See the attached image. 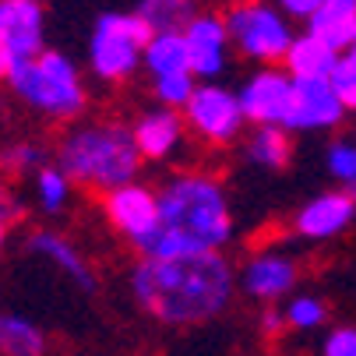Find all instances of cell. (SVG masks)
Instances as JSON below:
<instances>
[{"label": "cell", "mask_w": 356, "mask_h": 356, "mask_svg": "<svg viewBox=\"0 0 356 356\" xmlns=\"http://www.w3.org/2000/svg\"><path fill=\"white\" fill-rule=\"evenodd\" d=\"M236 289V272L222 254L194 258H141L131 268L134 303L170 328L205 325L219 318Z\"/></svg>", "instance_id": "1"}, {"label": "cell", "mask_w": 356, "mask_h": 356, "mask_svg": "<svg viewBox=\"0 0 356 356\" xmlns=\"http://www.w3.org/2000/svg\"><path fill=\"white\" fill-rule=\"evenodd\" d=\"M233 240V209L219 177L180 170L159 187V236L148 258L222 254Z\"/></svg>", "instance_id": "2"}, {"label": "cell", "mask_w": 356, "mask_h": 356, "mask_svg": "<svg viewBox=\"0 0 356 356\" xmlns=\"http://www.w3.org/2000/svg\"><path fill=\"white\" fill-rule=\"evenodd\" d=\"M57 166L85 191H117L134 184L145 159L134 134L120 120H78L57 141Z\"/></svg>", "instance_id": "3"}, {"label": "cell", "mask_w": 356, "mask_h": 356, "mask_svg": "<svg viewBox=\"0 0 356 356\" xmlns=\"http://www.w3.org/2000/svg\"><path fill=\"white\" fill-rule=\"evenodd\" d=\"M8 92L29 113L54 124H78V117L88 110L85 74L60 49H46L32 60H18L8 78Z\"/></svg>", "instance_id": "4"}, {"label": "cell", "mask_w": 356, "mask_h": 356, "mask_svg": "<svg viewBox=\"0 0 356 356\" xmlns=\"http://www.w3.org/2000/svg\"><path fill=\"white\" fill-rule=\"evenodd\" d=\"M152 29L134 11H103L88 32V71L103 85H124L145 67Z\"/></svg>", "instance_id": "5"}, {"label": "cell", "mask_w": 356, "mask_h": 356, "mask_svg": "<svg viewBox=\"0 0 356 356\" xmlns=\"http://www.w3.org/2000/svg\"><path fill=\"white\" fill-rule=\"evenodd\" d=\"M226 29L233 49L258 64V67H282L296 42L293 18H286L272 0H233L226 8Z\"/></svg>", "instance_id": "6"}, {"label": "cell", "mask_w": 356, "mask_h": 356, "mask_svg": "<svg viewBox=\"0 0 356 356\" xmlns=\"http://www.w3.org/2000/svg\"><path fill=\"white\" fill-rule=\"evenodd\" d=\"M184 124L197 141H205L212 148H226L243 134L247 117L240 110L236 88H229L222 81H201L184 110Z\"/></svg>", "instance_id": "7"}, {"label": "cell", "mask_w": 356, "mask_h": 356, "mask_svg": "<svg viewBox=\"0 0 356 356\" xmlns=\"http://www.w3.org/2000/svg\"><path fill=\"white\" fill-rule=\"evenodd\" d=\"M103 212L110 226L138 250V258H148L159 236V191L134 180L110 194H103Z\"/></svg>", "instance_id": "8"}, {"label": "cell", "mask_w": 356, "mask_h": 356, "mask_svg": "<svg viewBox=\"0 0 356 356\" xmlns=\"http://www.w3.org/2000/svg\"><path fill=\"white\" fill-rule=\"evenodd\" d=\"M236 95L250 127H282L293 106V74L286 67H258L240 81Z\"/></svg>", "instance_id": "9"}, {"label": "cell", "mask_w": 356, "mask_h": 356, "mask_svg": "<svg viewBox=\"0 0 356 356\" xmlns=\"http://www.w3.org/2000/svg\"><path fill=\"white\" fill-rule=\"evenodd\" d=\"M184 42H187V64L191 74L197 81H219L226 64H229V29L226 18L216 11H201L187 29H184Z\"/></svg>", "instance_id": "10"}, {"label": "cell", "mask_w": 356, "mask_h": 356, "mask_svg": "<svg viewBox=\"0 0 356 356\" xmlns=\"http://www.w3.org/2000/svg\"><path fill=\"white\" fill-rule=\"evenodd\" d=\"M296 279H300V268L282 250L250 254V258L243 261V268L236 272L240 293L265 303V307H272V303H279V300H289V293L296 289Z\"/></svg>", "instance_id": "11"}, {"label": "cell", "mask_w": 356, "mask_h": 356, "mask_svg": "<svg viewBox=\"0 0 356 356\" xmlns=\"http://www.w3.org/2000/svg\"><path fill=\"white\" fill-rule=\"evenodd\" d=\"M346 106L342 99L335 95L332 81L321 78V81H296L293 78V106H289V117H286V131L293 134H318V131H332L346 120Z\"/></svg>", "instance_id": "12"}, {"label": "cell", "mask_w": 356, "mask_h": 356, "mask_svg": "<svg viewBox=\"0 0 356 356\" xmlns=\"http://www.w3.org/2000/svg\"><path fill=\"white\" fill-rule=\"evenodd\" d=\"M0 42L15 60L46 54V11L42 0H0Z\"/></svg>", "instance_id": "13"}, {"label": "cell", "mask_w": 356, "mask_h": 356, "mask_svg": "<svg viewBox=\"0 0 356 356\" xmlns=\"http://www.w3.org/2000/svg\"><path fill=\"white\" fill-rule=\"evenodd\" d=\"M131 134H134V145H138L145 163H166L180 152L187 124H184V113H177V110L152 106V110H141L134 117Z\"/></svg>", "instance_id": "14"}, {"label": "cell", "mask_w": 356, "mask_h": 356, "mask_svg": "<svg viewBox=\"0 0 356 356\" xmlns=\"http://www.w3.org/2000/svg\"><path fill=\"white\" fill-rule=\"evenodd\" d=\"M356 219V201L349 191H325L303 201L293 216V229L303 240H332Z\"/></svg>", "instance_id": "15"}, {"label": "cell", "mask_w": 356, "mask_h": 356, "mask_svg": "<svg viewBox=\"0 0 356 356\" xmlns=\"http://www.w3.org/2000/svg\"><path fill=\"white\" fill-rule=\"evenodd\" d=\"M29 254H35V258H42L46 265H54L64 279H71L81 293H92L95 289V272L88 268L85 254L64 236V233H54V229H35L29 233L25 240Z\"/></svg>", "instance_id": "16"}, {"label": "cell", "mask_w": 356, "mask_h": 356, "mask_svg": "<svg viewBox=\"0 0 356 356\" xmlns=\"http://www.w3.org/2000/svg\"><path fill=\"white\" fill-rule=\"evenodd\" d=\"M339 60H342L339 49H332L328 42H321V39L311 35V32H300L282 67H286L296 81H321V78H332V74H335Z\"/></svg>", "instance_id": "17"}, {"label": "cell", "mask_w": 356, "mask_h": 356, "mask_svg": "<svg viewBox=\"0 0 356 356\" xmlns=\"http://www.w3.org/2000/svg\"><path fill=\"white\" fill-rule=\"evenodd\" d=\"M307 32L328 42L339 54L353 49V32H356V0H325V4L311 15Z\"/></svg>", "instance_id": "18"}, {"label": "cell", "mask_w": 356, "mask_h": 356, "mask_svg": "<svg viewBox=\"0 0 356 356\" xmlns=\"http://www.w3.org/2000/svg\"><path fill=\"white\" fill-rule=\"evenodd\" d=\"M243 156L247 163L261 166V170H286L293 145H289V131L286 127H250L247 141H243Z\"/></svg>", "instance_id": "19"}, {"label": "cell", "mask_w": 356, "mask_h": 356, "mask_svg": "<svg viewBox=\"0 0 356 356\" xmlns=\"http://www.w3.org/2000/svg\"><path fill=\"white\" fill-rule=\"evenodd\" d=\"M0 356H46V332L25 314L0 311Z\"/></svg>", "instance_id": "20"}, {"label": "cell", "mask_w": 356, "mask_h": 356, "mask_svg": "<svg viewBox=\"0 0 356 356\" xmlns=\"http://www.w3.org/2000/svg\"><path fill=\"white\" fill-rule=\"evenodd\" d=\"M134 15L152 29V35H159V32H184L201 11L197 0H138Z\"/></svg>", "instance_id": "21"}, {"label": "cell", "mask_w": 356, "mask_h": 356, "mask_svg": "<svg viewBox=\"0 0 356 356\" xmlns=\"http://www.w3.org/2000/svg\"><path fill=\"white\" fill-rule=\"evenodd\" d=\"M145 71H148L152 78L191 71L184 32H159V35H152L148 46H145Z\"/></svg>", "instance_id": "22"}, {"label": "cell", "mask_w": 356, "mask_h": 356, "mask_svg": "<svg viewBox=\"0 0 356 356\" xmlns=\"http://www.w3.org/2000/svg\"><path fill=\"white\" fill-rule=\"evenodd\" d=\"M71 191H74V184L57 163L42 166L32 177V197H35L39 212H46V216H60L71 205Z\"/></svg>", "instance_id": "23"}, {"label": "cell", "mask_w": 356, "mask_h": 356, "mask_svg": "<svg viewBox=\"0 0 356 356\" xmlns=\"http://www.w3.org/2000/svg\"><path fill=\"white\" fill-rule=\"evenodd\" d=\"M42 166H49V152L42 141H15L0 148V170L11 177H35Z\"/></svg>", "instance_id": "24"}, {"label": "cell", "mask_w": 356, "mask_h": 356, "mask_svg": "<svg viewBox=\"0 0 356 356\" xmlns=\"http://www.w3.org/2000/svg\"><path fill=\"white\" fill-rule=\"evenodd\" d=\"M197 78L191 71H180V74H163V78H152V95H156V106H166V110H177L184 113L191 95L197 92Z\"/></svg>", "instance_id": "25"}, {"label": "cell", "mask_w": 356, "mask_h": 356, "mask_svg": "<svg viewBox=\"0 0 356 356\" xmlns=\"http://www.w3.org/2000/svg\"><path fill=\"white\" fill-rule=\"evenodd\" d=\"M282 311H286V325H289L293 332H314V328H321V325H325V318H328L325 300L307 296V293L289 296Z\"/></svg>", "instance_id": "26"}, {"label": "cell", "mask_w": 356, "mask_h": 356, "mask_svg": "<svg viewBox=\"0 0 356 356\" xmlns=\"http://www.w3.org/2000/svg\"><path fill=\"white\" fill-rule=\"evenodd\" d=\"M325 170L335 184H342L346 191L356 187V141L349 138H335L325 152Z\"/></svg>", "instance_id": "27"}, {"label": "cell", "mask_w": 356, "mask_h": 356, "mask_svg": "<svg viewBox=\"0 0 356 356\" xmlns=\"http://www.w3.org/2000/svg\"><path fill=\"white\" fill-rule=\"evenodd\" d=\"M328 81H332L335 95L342 99V106L346 110H356V49L342 54V60H339V67H335V74Z\"/></svg>", "instance_id": "28"}, {"label": "cell", "mask_w": 356, "mask_h": 356, "mask_svg": "<svg viewBox=\"0 0 356 356\" xmlns=\"http://www.w3.org/2000/svg\"><path fill=\"white\" fill-rule=\"evenodd\" d=\"M321 356H356V328L353 325L332 328L321 342Z\"/></svg>", "instance_id": "29"}, {"label": "cell", "mask_w": 356, "mask_h": 356, "mask_svg": "<svg viewBox=\"0 0 356 356\" xmlns=\"http://www.w3.org/2000/svg\"><path fill=\"white\" fill-rule=\"evenodd\" d=\"M272 4H275L286 18H303V22H311V15L325 4V0H272Z\"/></svg>", "instance_id": "30"}, {"label": "cell", "mask_w": 356, "mask_h": 356, "mask_svg": "<svg viewBox=\"0 0 356 356\" xmlns=\"http://www.w3.org/2000/svg\"><path fill=\"white\" fill-rule=\"evenodd\" d=\"M289 325H286V311L282 307H275V303H272V307H265L261 311V332L268 335V339H275L279 332H286Z\"/></svg>", "instance_id": "31"}, {"label": "cell", "mask_w": 356, "mask_h": 356, "mask_svg": "<svg viewBox=\"0 0 356 356\" xmlns=\"http://www.w3.org/2000/svg\"><path fill=\"white\" fill-rule=\"evenodd\" d=\"M15 54H11V49L4 46V42H0V85H8V78H11V71H15Z\"/></svg>", "instance_id": "32"}, {"label": "cell", "mask_w": 356, "mask_h": 356, "mask_svg": "<svg viewBox=\"0 0 356 356\" xmlns=\"http://www.w3.org/2000/svg\"><path fill=\"white\" fill-rule=\"evenodd\" d=\"M8 229H11V219L4 216V209H0V250H4V243H8Z\"/></svg>", "instance_id": "33"}, {"label": "cell", "mask_w": 356, "mask_h": 356, "mask_svg": "<svg viewBox=\"0 0 356 356\" xmlns=\"http://www.w3.org/2000/svg\"><path fill=\"white\" fill-rule=\"evenodd\" d=\"M8 197V180H4V170H0V201Z\"/></svg>", "instance_id": "34"}, {"label": "cell", "mask_w": 356, "mask_h": 356, "mask_svg": "<svg viewBox=\"0 0 356 356\" xmlns=\"http://www.w3.org/2000/svg\"><path fill=\"white\" fill-rule=\"evenodd\" d=\"M349 197H353V201H356V187H349Z\"/></svg>", "instance_id": "35"}, {"label": "cell", "mask_w": 356, "mask_h": 356, "mask_svg": "<svg viewBox=\"0 0 356 356\" xmlns=\"http://www.w3.org/2000/svg\"><path fill=\"white\" fill-rule=\"evenodd\" d=\"M353 49H356V32H353Z\"/></svg>", "instance_id": "36"}]
</instances>
